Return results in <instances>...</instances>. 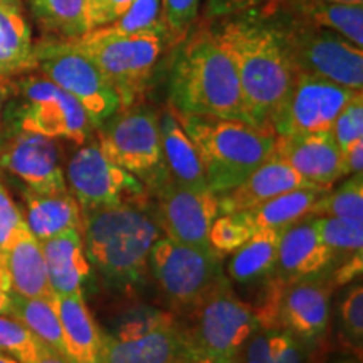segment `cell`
<instances>
[{
    "label": "cell",
    "mask_w": 363,
    "mask_h": 363,
    "mask_svg": "<svg viewBox=\"0 0 363 363\" xmlns=\"http://www.w3.org/2000/svg\"><path fill=\"white\" fill-rule=\"evenodd\" d=\"M216 21L211 30L233 59L249 123L274 133L276 116L296 74L279 34L256 13Z\"/></svg>",
    "instance_id": "1"
},
{
    "label": "cell",
    "mask_w": 363,
    "mask_h": 363,
    "mask_svg": "<svg viewBox=\"0 0 363 363\" xmlns=\"http://www.w3.org/2000/svg\"><path fill=\"white\" fill-rule=\"evenodd\" d=\"M148 201L83 214V240L91 267L115 289L128 291L148 274V256L162 229Z\"/></svg>",
    "instance_id": "2"
},
{
    "label": "cell",
    "mask_w": 363,
    "mask_h": 363,
    "mask_svg": "<svg viewBox=\"0 0 363 363\" xmlns=\"http://www.w3.org/2000/svg\"><path fill=\"white\" fill-rule=\"evenodd\" d=\"M170 104L187 115L249 123L234 62L211 26L199 27L182 43L170 71Z\"/></svg>",
    "instance_id": "3"
},
{
    "label": "cell",
    "mask_w": 363,
    "mask_h": 363,
    "mask_svg": "<svg viewBox=\"0 0 363 363\" xmlns=\"http://www.w3.org/2000/svg\"><path fill=\"white\" fill-rule=\"evenodd\" d=\"M177 116L197 148L207 185L216 195L238 187L274 153L276 133L247 121L179 111Z\"/></svg>",
    "instance_id": "4"
},
{
    "label": "cell",
    "mask_w": 363,
    "mask_h": 363,
    "mask_svg": "<svg viewBox=\"0 0 363 363\" xmlns=\"http://www.w3.org/2000/svg\"><path fill=\"white\" fill-rule=\"evenodd\" d=\"M72 43L106 76L121 110L140 104L163 51L172 45L162 22L135 34H111L99 27Z\"/></svg>",
    "instance_id": "5"
},
{
    "label": "cell",
    "mask_w": 363,
    "mask_h": 363,
    "mask_svg": "<svg viewBox=\"0 0 363 363\" xmlns=\"http://www.w3.org/2000/svg\"><path fill=\"white\" fill-rule=\"evenodd\" d=\"M12 98L6 108L9 130L78 145L89 142L96 131L84 108L40 72L33 71L12 79Z\"/></svg>",
    "instance_id": "6"
},
{
    "label": "cell",
    "mask_w": 363,
    "mask_h": 363,
    "mask_svg": "<svg viewBox=\"0 0 363 363\" xmlns=\"http://www.w3.org/2000/svg\"><path fill=\"white\" fill-rule=\"evenodd\" d=\"M259 17V16H257ZM279 34L284 51L298 72L318 76L345 88H363V49L342 34L291 17L271 13L261 17Z\"/></svg>",
    "instance_id": "7"
},
{
    "label": "cell",
    "mask_w": 363,
    "mask_h": 363,
    "mask_svg": "<svg viewBox=\"0 0 363 363\" xmlns=\"http://www.w3.org/2000/svg\"><path fill=\"white\" fill-rule=\"evenodd\" d=\"M187 315L190 325L182 326L187 357H235L261 326L254 306L234 293L227 276Z\"/></svg>",
    "instance_id": "8"
},
{
    "label": "cell",
    "mask_w": 363,
    "mask_h": 363,
    "mask_svg": "<svg viewBox=\"0 0 363 363\" xmlns=\"http://www.w3.org/2000/svg\"><path fill=\"white\" fill-rule=\"evenodd\" d=\"M34 71L71 94L96 130L121 110L110 81L72 40L40 38L34 43Z\"/></svg>",
    "instance_id": "9"
},
{
    "label": "cell",
    "mask_w": 363,
    "mask_h": 363,
    "mask_svg": "<svg viewBox=\"0 0 363 363\" xmlns=\"http://www.w3.org/2000/svg\"><path fill=\"white\" fill-rule=\"evenodd\" d=\"M96 131L103 152L142 180L148 192L169 177L163 163L160 123L155 111L136 104L115 113Z\"/></svg>",
    "instance_id": "10"
},
{
    "label": "cell",
    "mask_w": 363,
    "mask_h": 363,
    "mask_svg": "<svg viewBox=\"0 0 363 363\" xmlns=\"http://www.w3.org/2000/svg\"><path fill=\"white\" fill-rule=\"evenodd\" d=\"M148 272L175 311L189 313L224 278L222 257L177 240L160 238L148 256Z\"/></svg>",
    "instance_id": "11"
},
{
    "label": "cell",
    "mask_w": 363,
    "mask_h": 363,
    "mask_svg": "<svg viewBox=\"0 0 363 363\" xmlns=\"http://www.w3.org/2000/svg\"><path fill=\"white\" fill-rule=\"evenodd\" d=\"M66 184L81 212L148 201L142 180L125 170L103 152L98 142L83 143L66 165Z\"/></svg>",
    "instance_id": "12"
},
{
    "label": "cell",
    "mask_w": 363,
    "mask_h": 363,
    "mask_svg": "<svg viewBox=\"0 0 363 363\" xmlns=\"http://www.w3.org/2000/svg\"><path fill=\"white\" fill-rule=\"evenodd\" d=\"M357 93L360 91L296 71L288 96L276 116L274 133L330 131L338 113Z\"/></svg>",
    "instance_id": "13"
},
{
    "label": "cell",
    "mask_w": 363,
    "mask_h": 363,
    "mask_svg": "<svg viewBox=\"0 0 363 363\" xmlns=\"http://www.w3.org/2000/svg\"><path fill=\"white\" fill-rule=\"evenodd\" d=\"M157 197V220L163 233L177 242L212 251L208 230L219 217V199L212 190H197L175 184L169 177L150 190Z\"/></svg>",
    "instance_id": "14"
},
{
    "label": "cell",
    "mask_w": 363,
    "mask_h": 363,
    "mask_svg": "<svg viewBox=\"0 0 363 363\" xmlns=\"http://www.w3.org/2000/svg\"><path fill=\"white\" fill-rule=\"evenodd\" d=\"M182 357H187L184 330L167 313H152L118 335H104L103 363H174Z\"/></svg>",
    "instance_id": "15"
},
{
    "label": "cell",
    "mask_w": 363,
    "mask_h": 363,
    "mask_svg": "<svg viewBox=\"0 0 363 363\" xmlns=\"http://www.w3.org/2000/svg\"><path fill=\"white\" fill-rule=\"evenodd\" d=\"M0 170L7 172L35 192L51 194L67 190L62 167L61 140L29 131H6L0 150Z\"/></svg>",
    "instance_id": "16"
},
{
    "label": "cell",
    "mask_w": 363,
    "mask_h": 363,
    "mask_svg": "<svg viewBox=\"0 0 363 363\" xmlns=\"http://www.w3.org/2000/svg\"><path fill=\"white\" fill-rule=\"evenodd\" d=\"M331 286L323 272L286 284L278 306V325L311 348L325 337L330 325Z\"/></svg>",
    "instance_id": "17"
},
{
    "label": "cell",
    "mask_w": 363,
    "mask_h": 363,
    "mask_svg": "<svg viewBox=\"0 0 363 363\" xmlns=\"http://www.w3.org/2000/svg\"><path fill=\"white\" fill-rule=\"evenodd\" d=\"M274 155L318 189L330 190L345 179L342 152L330 131L276 135Z\"/></svg>",
    "instance_id": "18"
},
{
    "label": "cell",
    "mask_w": 363,
    "mask_h": 363,
    "mask_svg": "<svg viewBox=\"0 0 363 363\" xmlns=\"http://www.w3.org/2000/svg\"><path fill=\"white\" fill-rule=\"evenodd\" d=\"M337 257L320 239L310 217H306L281 234L274 278L284 284L296 283L326 272Z\"/></svg>",
    "instance_id": "19"
},
{
    "label": "cell",
    "mask_w": 363,
    "mask_h": 363,
    "mask_svg": "<svg viewBox=\"0 0 363 363\" xmlns=\"http://www.w3.org/2000/svg\"><path fill=\"white\" fill-rule=\"evenodd\" d=\"M298 189L318 187L296 174L283 158L272 153L242 184H239L238 187L229 190V192L217 195V199H219L220 212L227 214V212L251 211V208L259 207L281 194Z\"/></svg>",
    "instance_id": "20"
},
{
    "label": "cell",
    "mask_w": 363,
    "mask_h": 363,
    "mask_svg": "<svg viewBox=\"0 0 363 363\" xmlns=\"http://www.w3.org/2000/svg\"><path fill=\"white\" fill-rule=\"evenodd\" d=\"M256 13L259 17L279 13L308 24L325 27L342 34L363 48V4H340L330 0H272Z\"/></svg>",
    "instance_id": "21"
},
{
    "label": "cell",
    "mask_w": 363,
    "mask_h": 363,
    "mask_svg": "<svg viewBox=\"0 0 363 363\" xmlns=\"http://www.w3.org/2000/svg\"><path fill=\"white\" fill-rule=\"evenodd\" d=\"M66 357L71 363H103L104 333L86 306L83 293L54 294Z\"/></svg>",
    "instance_id": "22"
},
{
    "label": "cell",
    "mask_w": 363,
    "mask_h": 363,
    "mask_svg": "<svg viewBox=\"0 0 363 363\" xmlns=\"http://www.w3.org/2000/svg\"><path fill=\"white\" fill-rule=\"evenodd\" d=\"M26 224L33 235L40 242L67 233H83V212L69 189L65 192L43 194L35 190H22Z\"/></svg>",
    "instance_id": "23"
},
{
    "label": "cell",
    "mask_w": 363,
    "mask_h": 363,
    "mask_svg": "<svg viewBox=\"0 0 363 363\" xmlns=\"http://www.w3.org/2000/svg\"><path fill=\"white\" fill-rule=\"evenodd\" d=\"M40 246L52 293H83V286L93 272L84 249L83 233L67 230L65 234L44 240Z\"/></svg>",
    "instance_id": "24"
},
{
    "label": "cell",
    "mask_w": 363,
    "mask_h": 363,
    "mask_svg": "<svg viewBox=\"0 0 363 363\" xmlns=\"http://www.w3.org/2000/svg\"><path fill=\"white\" fill-rule=\"evenodd\" d=\"M34 71L33 27L22 0H0V79Z\"/></svg>",
    "instance_id": "25"
},
{
    "label": "cell",
    "mask_w": 363,
    "mask_h": 363,
    "mask_svg": "<svg viewBox=\"0 0 363 363\" xmlns=\"http://www.w3.org/2000/svg\"><path fill=\"white\" fill-rule=\"evenodd\" d=\"M158 123H160L163 163L169 179L184 187L197 190L208 189L197 148L180 125L172 104L163 110Z\"/></svg>",
    "instance_id": "26"
},
{
    "label": "cell",
    "mask_w": 363,
    "mask_h": 363,
    "mask_svg": "<svg viewBox=\"0 0 363 363\" xmlns=\"http://www.w3.org/2000/svg\"><path fill=\"white\" fill-rule=\"evenodd\" d=\"M4 256L11 278V291L27 298L54 296L49 284L43 246L27 224L16 234Z\"/></svg>",
    "instance_id": "27"
},
{
    "label": "cell",
    "mask_w": 363,
    "mask_h": 363,
    "mask_svg": "<svg viewBox=\"0 0 363 363\" xmlns=\"http://www.w3.org/2000/svg\"><path fill=\"white\" fill-rule=\"evenodd\" d=\"M43 38L74 40L91 30L89 0H26Z\"/></svg>",
    "instance_id": "28"
},
{
    "label": "cell",
    "mask_w": 363,
    "mask_h": 363,
    "mask_svg": "<svg viewBox=\"0 0 363 363\" xmlns=\"http://www.w3.org/2000/svg\"><path fill=\"white\" fill-rule=\"evenodd\" d=\"M313 348L283 326H259L238 353L240 363H308Z\"/></svg>",
    "instance_id": "29"
},
{
    "label": "cell",
    "mask_w": 363,
    "mask_h": 363,
    "mask_svg": "<svg viewBox=\"0 0 363 363\" xmlns=\"http://www.w3.org/2000/svg\"><path fill=\"white\" fill-rule=\"evenodd\" d=\"M283 230H257L247 242L233 252L229 278L239 284L266 283L274 276L278 246Z\"/></svg>",
    "instance_id": "30"
},
{
    "label": "cell",
    "mask_w": 363,
    "mask_h": 363,
    "mask_svg": "<svg viewBox=\"0 0 363 363\" xmlns=\"http://www.w3.org/2000/svg\"><path fill=\"white\" fill-rule=\"evenodd\" d=\"M328 192V190H326ZM325 190L320 189H298L281 194L262 206L244 211L254 230H284L289 225L306 219L311 207L315 206Z\"/></svg>",
    "instance_id": "31"
},
{
    "label": "cell",
    "mask_w": 363,
    "mask_h": 363,
    "mask_svg": "<svg viewBox=\"0 0 363 363\" xmlns=\"http://www.w3.org/2000/svg\"><path fill=\"white\" fill-rule=\"evenodd\" d=\"M11 318L24 325L40 342L66 357L61 323L52 298H27L11 291Z\"/></svg>",
    "instance_id": "32"
},
{
    "label": "cell",
    "mask_w": 363,
    "mask_h": 363,
    "mask_svg": "<svg viewBox=\"0 0 363 363\" xmlns=\"http://www.w3.org/2000/svg\"><path fill=\"white\" fill-rule=\"evenodd\" d=\"M308 217H340L363 222V175H350L338 189L321 194Z\"/></svg>",
    "instance_id": "33"
},
{
    "label": "cell",
    "mask_w": 363,
    "mask_h": 363,
    "mask_svg": "<svg viewBox=\"0 0 363 363\" xmlns=\"http://www.w3.org/2000/svg\"><path fill=\"white\" fill-rule=\"evenodd\" d=\"M318 235L337 256L363 251V222L340 217H310Z\"/></svg>",
    "instance_id": "34"
},
{
    "label": "cell",
    "mask_w": 363,
    "mask_h": 363,
    "mask_svg": "<svg viewBox=\"0 0 363 363\" xmlns=\"http://www.w3.org/2000/svg\"><path fill=\"white\" fill-rule=\"evenodd\" d=\"M256 234L244 212H227L212 222L208 230V246L224 259Z\"/></svg>",
    "instance_id": "35"
},
{
    "label": "cell",
    "mask_w": 363,
    "mask_h": 363,
    "mask_svg": "<svg viewBox=\"0 0 363 363\" xmlns=\"http://www.w3.org/2000/svg\"><path fill=\"white\" fill-rule=\"evenodd\" d=\"M340 331L345 343L362 355L363 345V288L353 284L340 303Z\"/></svg>",
    "instance_id": "36"
},
{
    "label": "cell",
    "mask_w": 363,
    "mask_h": 363,
    "mask_svg": "<svg viewBox=\"0 0 363 363\" xmlns=\"http://www.w3.org/2000/svg\"><path fill=\"white\" fill-rule=\"evenodd\" d=\"M201 0H162L160 22L169 33L170 44L179 45L192 33Z\"/></svg>",
    "instance_id": "37"
},
{
    "label": "cell",
    "mask_w": 363,
    "mask_h": 363,
    "mask_svg": "<svg viewBox=\"0 0 363 363\" xmlns=\"http://www.w3.org/2000/svg\"><path fill=\"white\" fill-rule=\"evenodd\" d=\"M40 343L43 342L19 321L0 315V352L13 357L19 363H24L38 353Z\"/></svg>",
    "instance_id": "38"
},
{
    "label": "cell",
    "mask_w": 363,
    "mask_h": 363,
    "mask_svg": "<svg viewBox=\"0 0 363 363\" xmlns=\"http://www.w3.org/2000/svg\"><path fill=\"white\" fill-rule=\"evenodd\" d=\"M162 0H135L123 16L101 27L111 34H135L148 30L160 22Z\"/></svg>",
    "instance_id": "39"
},
{
    "label": "cell",
    "mask_w": 363,
    "mask_h": 363,
    "mask_svg": "<svg viewBox=\"0 0 363 363\" xmlns=\"http://www.w3.org/2000/svg\"><path fill=\"white\" fill-rule=\"evenodd\" d=\"M330 133L340 152L350 147L352 143L363 140V94L357 93L345 108L338 113L337 120L331 125Z\"/></svg>",
    "instance_id": "40"
},
{
    "label": "cell",
    "mask_w": 363,
    "mask_h": 363,
    "mask_svg": "<svg viewBox=\"0 0 363 363\" xmlns=\"http://www.w3.org/2000/svg\"><path fill=\"white\" fill-rule=\"evenodd\" d=\"M26 225L22 208L12 199L2 179H0V254H6L9 244Z\"/></svg>",
    "instance_id": "41"
},
{
    "label": "cell",
    "mask_w": 363,
    "mask_h": 363,
    "mask_svg": "<svg viewBox=\"0 0 363 363\" xmlns=\"http://www.w3.org/2000/svg\"><path fill=\"white\" fill-rule=\"evenodd\" d=\"M271 2L272 0H207L206 19L216 21L220 17L238 16V13L259 12Z\"/></svg>",
    "instance_id": "42"
},
{
    "label": "cell",
    "mask_w": 363,
    "mask_h": 363,
    "mask_svg": "<svg viewBox=\"0 0 363 363\" xmlns=\"http://www.w3.org/2000/svg\"><path fill=\"white\" fill-rule=\"evenodd\" d=\"M133 2L135 0H89L91 30L115 22Z\"/></svg>",
    "instance_id": "43"
},
{
    "label": "cell",
    "mask_w": 363,
    "mask_h": 363,
    "mask_svg": "<svg viewBox=\"0 0 363 363\" xmlns=\"http://www.w3.org/2000/svg\"><path fill=\"white\" fill-rule=\"evenodd\" d=\"M342 165H343V177L357 175L363 172V140L352 143L350 147L345 148L342 152Z\"/></svg>",
    "instance_id": "44"
},
{
    "label": "cell",
    "mask_w": 363,
    "mask_h": 363,
    "mask_svg": "<svg viewBox=\"0 0 363 363\" xmlns=\"http://www.w3.org/2000/svg\"><path fill=\"white\" fill-rule=\"evenodd\" d=\"M363 264V251L352 254L348 261H345L338 269L333 271V283L335 284H347L362 274Z\"/></svg>",
    "instance_id": "45"
},
{
    "label": "cell",
    "mask_w": 363,
    "mask_h": 363,
    "mask_svg": "<svg viewBox=\"0 0 363 363\" xmlns=\"http://www.w3.org/2000/svg\"><path fill=\"white\" fill-rule=\"evenodd\" d=\"M24 363H71L65 355L54 350V348L48 347L45 343H40L39 350L35 355Z\"/></svg>",
    "instance_id": "46"
},
{
    "label": "cell",
    "mask_w": 363,
    "mask_h": 363,
    "mask_svg": "<svg viewBox=\"0 0 363 363\" xmlns=\"http://www.w3.org/2000/svg\"><path fill=\"white\" fill-rule=\"evenodd\" d=\"M13 93L12 88V79H0V123H2L4 116H6V108L7 103L11 101Z\"/></svg>",
    "instance_id": "47"
},
{
    "label": "cell",
    "mask_w": 363,
    "mask_h": 363,
    "mask_svg": "<svg viewBox=\"0 0 363 363\" xmlns=\"http://www.w3.org/2000/svg\"><path fill=\"white\" fill-rule=\"evenodd\" d=\"M189 363H240L239 357H206V355H194L187 357Z\"/></svg>",
    "instance_id": "48"
},
{
    "label": "cell",
    "mask_w": 363,
    "mask_h": 363,
    "mask_svg": "<svg viewBox=\"0 0 363 363\" xmlns=\"http://www.w3.org/2000/svg\"><path fill=\"white\" fill-rule=\"evenodd\" d=\"M0 289L11 291V278H9L6 256L4 254H0Z\"/></svg>",
    "instance_id": "49"
},
{
    "label": "cell",
    "mask_w": 363,
    "mask_h": 363,
    "mask_svg": "<svg viewBox=\"0 0 363 363\" xmlns=\"http://www.w3.org/2000/svg\"><path fill=\"white\" fill-rule=\"evenodd\" d=\"M11 313H12L11 291H6V289H0V315H2V316H11Z\"/></svg>",
    "instance_id": "50"
},
{
    "label": "cell",
    "mask_w": 363,
    "mask_h": 363,
    "mask_svg": "<svg viewBox=\"0 0 363 363\" xmlns=\"http://www.w3.org/2000/svg\"><path fill=\"white\" fill-rule=\"evenodd\" d=\"M0 363H19V362H17L13 357L7 355V353L0 352Z\"/></svg>",
    "instance_id": "51"
},
{
    "label": "cell",
    "mask_w": 363,
    "mask_h": 363,
    "mask_svg": "<svg viewBox=\"0 0 363 363\" xmlns=\"http://www.w3.org/2000/svg\"><path fill=\"white\" fill-rule=\"evenodd\" d=\"M330 2H340V4H363V0H330Z\"/></svg>",
    "instance_id": "52"
},
{
    "label": "cell",
    "mask_w": 363,
    "mask_h": 363,
    "mask_svg": "<svg viewBox=\"0 0 363 363\" xmlns=\"http://www.w3.org/2000/svg\"><path fill=\"white\" fill-rule=\"evenodd\" d=\"M338 363H362V357H358V358H347V360H342V362H338Z\"/></svg>",
    "instance_id": "53"
},
{
    "label": "cell",
    "mask_w": 363,
    "mask_h": 363,
    "mask_svg": "<svg viewBox=\"0 0 363 363\" xmlns=\"http://www.w3.org/2000/svg\"><path fill=\"white\" fill-rule=\"evenodd\" d=\"M4 140H6V131H4V130H0V150H2ZM0 177H2V170H0Z\"/></svg>",
    "instance_id": "54"
},
{
    "label": "cell",
    "mask_w": 363,
    "mask_h": 363,
    "mask_svg": "<svg viewBox=\"0 0 363 363\" xmlns=\"http://www.w3.org/2000/svg\"><path fill=\"white\" fill-rule=\"evenodd\" d=\"M174 363H189V358L187 357H182V358H179V360L174 362Z\"/></svg>",
    "instance_id": "55"
}]
</instances>
